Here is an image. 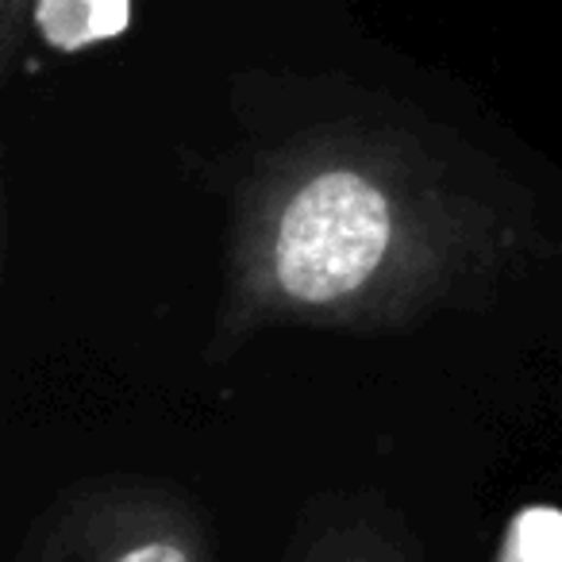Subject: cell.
Instances as JSON below:
<instances>
[{"instance_id":"cell-1","label":"cell","mask_w":562,"mask_h":562,"mask_svg":"<svg viewBox=\"0 0 562 562\" xmlns=\"http://www.w3.org/2000/svg\"><path fill=\"white\" fill-rule=\"evenodd\" d=\"M520 243V201L485 170L393 127H316L235 186L212 351L270 328H401L485 290Z\"/></svg>"},{"instance_id":"cell-2","label":"cell","mask_w":562,"mask_h":562,"mask_svg":"<svg viewBox=\"0 0 562 562\" xmlns=\"http://www.w3.org/2000/svg\"><path fill=\"white\" fill-rule=\"evenodd\" d=\"M16 562H212L201 513L162 482H86L35 520Z\"/></svg>"},{"instance_id":"cell-3","label":"cell","mask_w":562,"mask_h":562,"mask_svg":"<svg viewBox=\"0 0 562 562\" xmlns=\"http://www.w3.org/2000/svg\"><path fill=\"white\" fill-rule=\"evenodd\" d=\"M290 562H416L401 520L367 497L313 505L293 539Z\"/></svg>"},{"instance_id":"cell-4","label":"cell","mask_w":562,"mask_h":562,"mask_svg":"<svg viewBox=\"0 0 562 562\" xmlns=\"http://www.w3.org/2000/svg\"><path fill=\"white\" fill-rule=\"evenodd\" d=\"M32 24L58 50H81L127 27V0H35Z\"/></svg>"},{"instance_id":"cell-5","label":"cell","mask_w":562,"mask_h":562,"mask_svg":"<svg viewBox=\"0 0 562 562\" xmlns=\"http://www.w3.org/2000/svg\"><path fill=\"white\" fill-rule=\"evenodd\" d=\"M24 20H32V0H0V58H4V66L20 50Z\"/></svg>"}]
</instances>
